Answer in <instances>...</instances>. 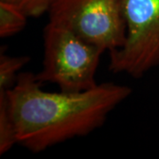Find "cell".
I'll return each instance as SVG.
<instances>
[{"mask_svg":"<svg viewBox=\"0 0 159 159\" xmlns=\"http://www.w3.org/2000/svg\"><path fill=\"white\" fill-rule=\"evenodd\" d=\"M42 85L35 74L22 72L6 91L17 144L33 153L89 135L132 94L130 87L114 82L81 92H49Z\"/></svg>","mask_w":159,"mask_h":159,"instance_id":"cell-1","label":"cell"},{"mask_svg":"<svg viewBox=\"0 0 159 159\" xmlns=\"http://www.w3.org/2000/svg\"><path fill=\"white\" fill-rule=\"evenodd\" d=\"M103 53L69 29L48 22L43 29V60L35 74L64 92H81L97 86L96 74Z\"/></svg>","mask_w":159,"mask_h":159,"instance_id":"cell-2","label":"cell"},{"mask_svg":"<svg viewBox=\"0 0 159 159\" xmlns=\"http://www.w3.org/2000/svg\"><path fill=\"white\" fill-rule=\"evenodd\" d=\"M126 36L109 52V71L141 79L159 66V0H120Z\"/></svg>","mask_w":159,"mask_h":159,"instance_id":"cell-3","label":"cell"},{"mask_svg":"<svg viewBox=\"0 0 159 159\" xmlns=\"http://www.w3.org/2000/svg\"><path fill=\"white\" fill-rule=\"evenodd\" d=\"M49 22L69 29L103 52L122 47L126 36L120 0H54Z\"/></svg>","mask_w":159,"mask_h":159,"instance_id":"cell-4","label":"cell"},{"mask_svg":"<svg viewBox=\"0 0 159 159\" xmlns=\"http://www.w3.org/2000/svg\"><path fill=\"white\" fill-rule=\"evenodd\" d=\"M28 18L16 6L0 1V37L6 38L21 32L27 26Z\"/></svg>","mask_w":159,"mask_h":159,"instance_id":"cell-5","label":"cell"},{"mask_svg":"<svg viewBox=\"0 0 159 159\" xmlns=\"http://www.w3.org/2000/svg\"><path fill=\"white\" fill-rule=\"evenodd\" d=\"M30 61L29 56L11 57L4 47L0 51V90H9L15 85L19 72Z\"/></svg>","mask_w":159,"mask_h":159,"instance_id":"cell-6","label":"cell"},{"mask_svg":"<svg viewBox=\"0 0 159 159\" xmlns=\"http://www.w3.org/2000/svg\"><path fill=\"white\" fill-rule=\"evenodd\" d=\"M15 144L16 133L8 109L7 93L0 90V155L8 152Z\"/></svg>","mask_w":159,"mask_h":159,"instance_id":"cell-7","label":"cell"},{"mask_svg":"<svg viewBox=\"0 0 159 159\" xmlns=\"http://www.w3.org/2000/svg\"><path fill=\"white\" fill-rule=\"evenodd\" d=\"M22 11L28 17L37 18L48 12L54 0H0Z\"/></svg>","mask_w":159,"mask_h":159,"instance_id":"cell-8","label":"cell"}]
</instances>
